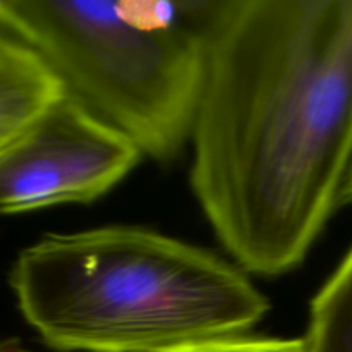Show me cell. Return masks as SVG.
I'll return each mask as SVG.
<instances>
[{
	"mask_svg": "<svg viewBox=\"0 0 352 352\" xmlns=\"http://www.w3.org/2000/svg\"><path fill=\"white\" fill-rule=\"evenodd\" d=\"M189 141L192 191L241 268L302 263L352 165V0H227Z\"/></svg>",
	"mask_w": 352,
	"mask_h": 352,
	"instance_id": "cell-1",
	"label": "cell"
},
{
	"mask_svg": "<svg viewBox=\"0 0 352 352\" xmlns=\"http://www.w3.org/2000/svg\"><path fill=\"white\" fill-rule=\"evenodd\" d=\"M10 287L24 320L60 352H155L248 336L270 301L205 250L133 226L47 234Z\"/></svg>",
	"mask_w": 352,
	"mask_h": 352,
	"instance_id": "cell-2",
	"label": "cell"
},
{
	"mask_svg": "<svg viewBox=\"0 0 352 352\" xmlns=\"http://www.w3.org/2000/svg\"><path fill=\"white\" fill-rule=\"evenodd\" d=\"M64 93L170 162L191 140L227 0H2Z\"/></svg>",
	"mask_w": 352,
	"mask_h": 352,
	"instance_id": "cell-3",
	"label": "cell"
},
{
	"mask_svg": "<svg viewBox=\"0 0 352 352\" xmlns=\"http://www.w3.org/2000/svg\"><path fill=\"white\" fill-rule=\"evenodd\" d=\"M141 157L131 138L64 95L0 153V215L95 201Z\"/></svg>",
	"mask_w": 352,
	"mask_h": 352,
	"instance_id": "cell-4",
	"label": "cell"
},
{
	"mask_svg": "<svg viewBox=\"0 0 352 352\" xmlns=\"http://www.w3.org/2000/svg\"><path fill=\"white\" fill-rule=\"evenodd\" d=\"M64 86L33 52L0 55V136L17 138L62 98Z\"/></svg>",
	"mask_w": 352,
	"mask_h": 352,
	"instance_id": "cell-5",
	"label": "cell"
},
{
	"mask_svg": "<svg viewBox=\"0 0 352 352\" xmlns=\"http://www.w3.org/2000/svg\"><path fill=\"white\" fill-rule=\"evenodd\" d=\"M306 352H352V246L309 306Z\"/></svg>",
	"mask_w": 352,
	"mask_h": 352,
	"instance_id": "cell-6",
	"label": "cell"
},
{
	"mask_svg": "<svg viewBox=\"0 0 352 352\" xmlns=\"http://www.w3.org/2000/svg\"><path fill=\"white\" fill-rule=\"evenodd\" d=\"M155 352H306L305 339L237 336L203 340Z\"/></svg>",
	"mask_w": 352,
	"mask_h": 352,
	"instance_id": "cell-7",
	"label": "cell"
},
{
	"mask_svg": "<svg viewBox=\"0 0 352 352\" xmlns=\"http://www.w3.org/2000/svg\"><path fill=\"white\" fill-rule=\"evenodd\" d=\"M0 352H31L23 346L17 339H3L0 340Z\"/></svg>",
	"mask_w": 352,
	"mask_h": 352,
	"instance_id": "cell-8",
	"label": "cell"
},
{
	"mask_svg": "<svg viewBox=\"0 0 352 352\" xmlns=\"http://www.w3.org/2000/svg\"><path fill=\"white\" fill-rule=\"evenodd\" d=\"M342 203H346V205H352V165H351L349 175H347L346 188H344V198H342Z\"/></svg>",
	"mask_w": 352,
	"mask_h": 352,
	"instance_id": "cell-9",
	"label": "cell"
},
{
	"mask_svg": "<svg viewBox=\"0 0 352 352\" xmlns=\"http://www.w3.org/2000/svg\"><path fill=\"white\" fill-rule=\"evenodd\" d=\"M16 140V138H7V136H0V153H2L3 150H6L7 146H9L12 141Z\"/></svg>",
	"mask_w": 352,
	"mask_h": 352,
	"instance_id": "cell-10",
	"label": "cell"
},
{
	"mask_svg": "<svg viewBox=\"0 0 352 352\" xmlns=\"http://www.w3.org/2000/svg\"><path fill=\"white\" fill-rule=\"evenodd\" d=\"M6 52H21V50H3V48H0V55L6 54Z\"/></svg>",
	"mask_w": 352,
	"mask_h": 352,
	"instance_id": "cell-11",
	"label": "cell"
}]
</instances>
